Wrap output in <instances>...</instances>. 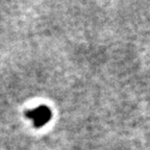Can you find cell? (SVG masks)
<instances>
[{"instance_id": "obj_1", "label": "cell", "mask_w": 150, "mask_h": 150, "mask_svg": "<svg viewBox=\"0 0 150 150\" xmlns=\"http://www.w3.org/2000/svg\"><path fill=\"white\" fill-rule=\"evenodd\" d=\"M26 118L33 121V125L37 128H41L51 120L52 112L51 110L47 105H39L33 110H28L25 112Z\"/></svg>"}]
</instances>
